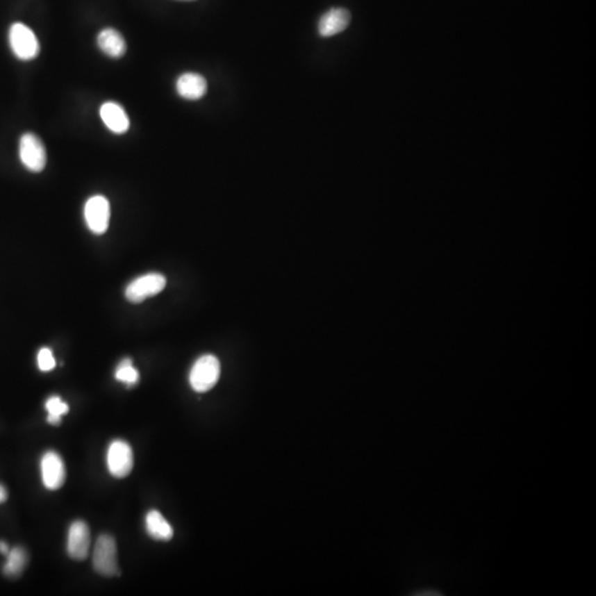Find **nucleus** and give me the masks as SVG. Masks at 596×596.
I'll return each mask as SVG.
<instances>
[{"label":"nucleus","instance_id":"nucleus-1","mask_svg":"<svg viewBox=\"0 0 596 596\" xmlns=\"http://www.w3.org/2000/svg\"><path fill=\"white\" fill-rule=\"evenodd\" d=\"M220 374L221 365L218 358L213 355H204L192 365L189 382L196 392H208L219 381Z\"/></svg>","mask_w":596,"mask_h":596},{"label":"nucleus","instance_id":"nucleus-2","mask_svg":"<svg viewBox=\"0 0 596 596\" xmlns=\"http://www.w3.org/2000/svg\"><path fill=\"white\" fill-rule=\"evenodd\" d=\"M9 43L15 56L22 61L35 59L40 52V43L35 33L22 22H16L11 26Z\"/></svg>","mask_w":596,"mask_h":596},{"label":"nucleus","instance_id":"nucleus-3","mask_svg":"<svg viewBox=\"0 0 596 596\" xmlns=\"http://www.w3.org/2000/svg\"><path fill=\"white\" fill-rule=\"evenodd\" d=\"M93 565L95 571L103 577L119 575L117 547L115 539L110 535L99 536L93 552Z\"/></svg>","mask_w":596,"mask_h":596},{"label":"nucleus","instance_id":"nucleus-4","mask_svg":"<svg viewBox=\"0 0 596 596\" xmlns=\"http://www.w3.org/2000/svg\"><path fill=\"white\" fill-rule=\"evenodd\" d=\"M19 157L22 165L30 172H42L47 164L46 147L42 140L33 133L22 135L19 142Z\"/></svg>","mask_w":596,"mask_h":596},{"label":"nucleus","instance_id":"nucleus-5","mask_svg":"<svg viewBox=\"0 0 596 596\" xmlns=\"http://www.w3.org/2000/svg\"><path fill=\"white\" fill-rule=\"evenodd\" d=\"M166 277L159 273H148L134 279L125 290V296L134 304L142 303L147 298L160 293L166 288Z\"/></svg>","mask_w":596,"mask_h":596},{"label":"nucleus","instance_id":"nucleus-6","mask_svg":"<svg viewBox=\"0 0 596 596\" xmlns=\"http://www.w3.org/2000/svg\"><path fill=\"white\" fill-rule=\"evenodd\" d=\"M110 218V202L105 197L93 196L84 206V219L93 233L101 235L108 230Z\"/></svg>","mask_w":596,"mask_h":596},{"label":"nucleus","instance_id":"nucleus-7","mask_svg":"<svg viewBox=\"0 0 596 596\" xmlns=\"http://www.w3.org/2000/svg\"><path fill=\"white\" fill-rule=\"evenodd\" d=\"M134 466L132 447L125 440H116L110 444L108 451V467L110 473L116 478L129 475Z\"/></svg>","mask_w":596,"mask_h":596},{"label":"nucleus","instance_id":"nucleus-8","mask_svg":"<svg viewBox=\"0 0 596 596\" xmlns=\"http://www.w3.org/2000/svg\"><path fill=\"white\" fill-rule=\"evenodd\" d=\"M42 481L49 490H57L65 481V466L63 459L56 452L49 451L41 459Z\"/></svg>","mask_w":596,"mask_h":596},{"label":"nucleus","instance_id":"nucleus-9","mask_svg":"<svg viewBox=\"0 0 596 596\" xmlns=\"http://www.w3.org/2000/svg\"><path fill=\"white\" fill-rule=\"evenodd\" d=\"M90 547H91V535H90L88 524L81 520L73 522L67 537L69 556L76 561L85 560L89 556Z\"/></svg>","mask_w":596,"mask_h":596},{"label":"nucleus","instance_id":"nucleus-10","mask_svg":"<svg viewBox=\"0 0 596 596\" xmlns=\"http://www.w3.org/2000/svg\"><path fill=\"white\" fill-rule=\"evenodd\" d=\"M351 15L345 8H331L322 15L318 24V33L322 38H331L342 33L349 26Z\"/></svg>","mask_w":596,"mask_h":596},{"label":"nucleus","instance_id":"nucleus-11","mask_svg":"<svg viewBox=\"0 0 596 596\" xmlns=\"http://www.w3.org/2000/svg\"><path fill=\"white\" fill-rule=\"evenodd\" d=\"M176 90L183 99L198 101L207 93V80L198 73H183L177 78Z\"/></svg>","mask_w":596,"mask_h":596},{"label":"nucleus","instance_id":"nucleus-12","mask_svg":"<svg viewBox=\"0 0 596 596\" xmlns=\"http://www.w3.org/2000/svg\"><path fill=\"white\" fill-rule=\"evenodd\" d=\"M99 115L103 123L110 132L124 134L129 129V119L121 105L114 102H106L101 106Z\"/></svg>","mask_w":596,"mask_h":596},{"label":"nucleus","instance_id":"nucleus-13","mask_svg":"<svg viewBox=\"0 0 596 596\" xmlns=\"http://www.w3.org/2000/svg\"><path fill=\"white\" fill-rule=\"evenodd\" d=\"M97 44L101 51L104 52L108 57L114 58V59L123 57L126 52L125 39L117 30L113 28H106L99 33Z\"/></svg>","mask_w":596,"mask_h":596},{"label":"nucleus","instance_id":"nucleus-14","mask_svg":"<svg viewBox=\"0 0 596 596\" xmlns=\"http://www.w3.org/2000/svg\"><path fill=\"white\" fill-rule=\"evenodd\" d=\"M146 530L153 539L159 541H169L174 537V530L169 522L157 511H151L147 513Z\"/></svg>","mask_w":596,"mask_h":596},{"label":"nucleus","instance_id":"nucleus-15","mask_svg":"<svg viewBox=\"0 0 596 596\" xmlns=\"http://www.w3.org/2000/svg\"><path fill=\"white\" fill-rule=\"evenodd\" d=\"M28 556L27 552L24 548L16 547L11 549L7 554V561H6L5 567H3V573L7 577H18L22 574L24 568L27 565Z\"/></svg>","mask_w":596,"mask_h":596},{"label":"nucleus","instance_id":"nucleus-16","mask_svg":"<svg viewBox=\"0 0 596 596\" xmlns=\"http://www.w3.org/2000/svg\"><path fill=\"white\" fill-rule=\"evenodd\" d=\"M115 378L117 381L123 382L129 387H132V386L138 383V380H140V374L134 368L132 359L126 358V359L122 360L116 368Z\"/></svg>","mask_w":596,"mask_h":596},{"label":"nucleus","instance_id":"nucleus-17","mask_svg":"<svg viewBox=\"0 0 596 596\" xmlns=\"http://www.w3.org/2000/svg\"><path fill=\"white\" fill-rule=\"evenodd\" d=\"M46 410L48 411V422L50 424L58 425L61 422L62 415L69 412V406L61 400L58 395L49 397L46 402Z\"/></svg>","mask_w":596,"mask_h":596},{"label":"nucleus","instance_id":"nucleus-18","mask_svg":"<svg viewBox=\"0 0 596 596\" xmlns=\"http://www.w3.org/2000/svg\"><path fill=\"white\" fill-rule=\"evenodd\" d=\"M38 367L43 372L51 371L56 367V359L51 349L42 348L38 352Z\"/></svg>","mask_w":596,"mask_h":596},{"label":"nucleus","instance_id":"nucleus-19","mask_svg":"<svg viewBox=\"0 0 596 596\" xmlns=\"http://www.w3.org/2000/svg\"><path fill=\"white\" fill-rule=\"evenodd\" d=\"M8 498V492H7V489H6L5 486H3L1 483H0V504H3L7 500Z\"/></svg>","mask_w":596,"mask_h":596},{"label":"nucleus","instance_id":"nucleus-20","mask_svg":"<svg viewBox=\"0 0 596 596\" xmlns=\"http://www.w3.org/2000/svg\"><path fill=\"white\" fill-rule=\"evenodd\" d=\"M9 551H10V549H9L8 545L3 543V541H0V554H6V556H7Z\"/></svg>","mask_w":596,"mask_h":596},{"label":"nucleus","instance_id":"nucleus-21","mask_svg":"<svg viewBox=\"0 0 596 596\" xmlns=\"http://www.w3.org/2000/svg\"><path fill=\"white\" fill-rule=\"evenodd\" d=\"M187 1H190V0H187Z\"/></svg>","mask_w":596,"mask_h":596}]
</instances>
